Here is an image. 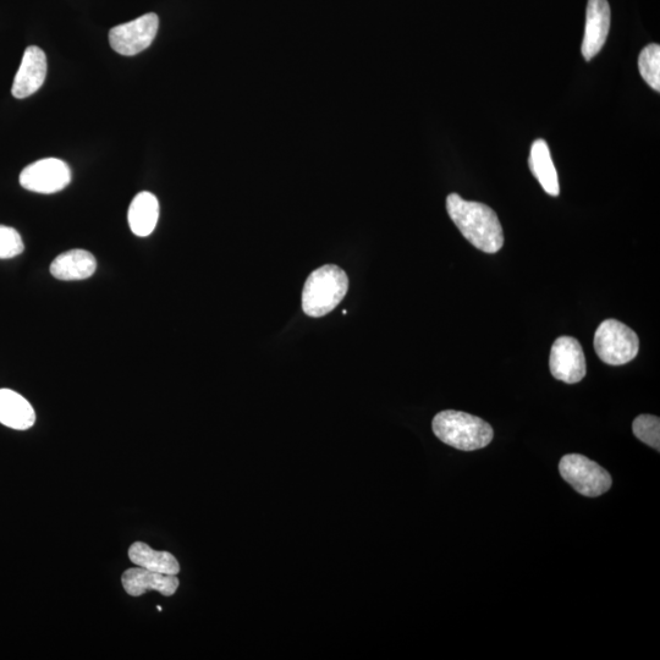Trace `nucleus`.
Segmentation results:
<instances>
[{"label":"nucleus","mask_w":660,"mask_h":660,"mask_svg":"<svg viewBox=\"0 0 660 660\" xmlns=\"http://www.w3.org/2000/svg\"><path fill=\"white\" fill-rule=\"evenodd\" d=\"M594 350L610 366H623L635 359L640 350L637 334L616 319H605L594 334Z\"/></svg>","instance_id":"4"},{"label":"nucleus","mask_w":660,"mask_h":660,"mask_svg":"<svg viewBox=\"0 0 660 660\" xmlns=\"http://www.w3.org/2000/svg\"><path fill=\"white\" fill-rule=\"evenodd\" d=\"M121 583L125 592L132 597H140L147 591H157L170 597L178 591L180 582L176 575L159 574L139 566L126 570L121 576Z\"/></svg>","instance_id":"11"},{"label":"nucleus","mask_w":660,"mask_h":660,"mask_svg":"<svg viewBox=\"0 0 660 660\" xmlns=\"http://www.w3.org/2000/svg\"><path fill=\"white\" fill-rule=\"evenodd\" d=\"M158 27V16L153 13L115 26L109 32L110 47L126 57L139 54L151 46L157 36Z\"/></svg>","instance_id":"6"},{"label":"nucleus","mask_w":660,"mask_h":660,"mask_svg":"<svg viewBox=\"0 0 660 660\" xmlns=\"http://www.w3.org/2000/svg\"><path fill=\"white\" fill-rule=\"evenodd\" d=\"M432 428L439 440L462 451L486 448L494 437L493 428L482 418L455 410L439 412Z\"/></svg>","instance_id":"2"},{"label":"nucleus","mask_w":660,"mask_h":660,"mask_svg":"<svg viewBox=\"0 0 660 660\" xmlns=\"http://www.w3.org/2000/svg\"><path fill=\"white\" fill-rule=\"evenodd\" d=\"M47 76V57L41 48L31 46L22 57L18 74L14 79L11 93L18 99H24L36 93Z\"/></svg>","instance_id":"9"},{"label":"nucleus","mask_w":660,"mask_h":660,"mask_svg":"<svg viewBox=\"0 0 660 660\" xmlns=\"http://www.w3.org/2000/svg\"><path fill=\"white\" fill-rule=\"evenodd\" d=\"M550 372L558 381L575 384L587 373L586 357L580 341L572 337H560L554 341L549 359Z\"/></svg>","instance_id":"8"},{"label":"nucleus","mask_w":660,"mask_h":660,"mask_svg":"<svg viewBox=\"0 0 660 660\" xmlns=\"http://www.w3.org/2000/svg\"><path fill=\"white\" fill-rule=\"evenodd\" d=\"M610 29L608 0H588L585 37L582 42L583 58L590 62L602 51Z\"/></svg>","instance_id":"10"},{"label":"nucleus","mask_w":660,"mask_h":660,"mask_svg":"<svg viewBox=\"0 0 660 660\" xmlns=\"http://www.w3.org/2000/svg\"><path fill=\"white\" fill-rule=\"evenodd\" d=\"M447 209L460 233L476 249L486 253H497L503 249V227L491 207L451 194L447 198Z\"/></svg>","instance_id":"1"},{"label":"nucleus","mask_w":660,"mask_h":660,"mask_svg":"<svg viewBox=\"0 0 660 660\" xmlns=\"http://www.w3.org/2000/svg\"><path fill=\"white\" fill-rule=\"evenodd\" d=\"M36 422V412L24 396L0 389V423L16 431H26Z\"/></svg>","instance_id":"12"},{"label":"nucleus","mask_w":660,"mask_h":660,"mask_svg":"<svg viewBox=\"0 0 660 660\" xmlns=\"http://www.w3.org/2000/svg\"><path fill=\"white\" fill-rule=\"evenodd\" d=\"M349 289L348 275L338 266L327 264L307 278L302 291V310L307 316L328 315L343 301Z\"/></svg>","instance_id":"3"},{"label":"nucleus","mask_w":660,"mask_h":660,"mask_svg":"<svg viewBox=\"0 0 660 660\" xmlns=\"http://www.w3.org/2000/svg\"><path fill=\"white\" fill-rule=\"evenodd\" d=\"M638 69L642 79L653 90L660 91V47L659 44H649L642 49L638 58Z\"/></svg>","instance_id":"17"},{"label":"nucleus","mask_w":660,"mask_h":660,"mask_svg":"<svg viewBox=\"0 0 660 660\" xmlns=\"http://www.w3.org/2000/svg\"><path fill=\"white\" fill-rule=\"evenodd\" d=\"M128 218L132 233L140 238L151 235L159 218L157 197L151 192H140L131 202Z\"/></svg>","instance_id":"15"},{"label":"nucleus","mask_w":660,"mask_h":660,"mask_svg":"<svg viewBox=\"0 0 660 660\" xmlns=\"http://www.w3.org/2000/svg\"><path fill=\"white\" fill-rule=\"evenodd\" d=\"M129 558L140 568L147 569L159 574L178 575L180 565L172 553L158 552L148 544L136 542L129 549Z\"/></svg>","instance_id":"16"},{"label":"nucleus","mask_w":660,"mask_h":660,"mask_svg":"<svg viewBox=\"0 0 660 660\" xmlns=\"http://www.w3.org/2000/svg\"><path fill=\"white\" fill-rule=\"evenodd\" d=\"M632 431L635 437L649 447L659 451L660 449V420L653 415H641L632 423Z\"/></svg>","instance_id":"18"},{"label":"nucleus","mask_w":660,"mask_h":660,"mask_svg":"<svg viewBox=\"0 0 660 660\" xmlns=\"http://www.w3.org/2000/svg\"><path fill=\"white\" fill-rule=\"evenodd\" d=\"M97 269L95 256L85 250H70L59 255L51 264V273L59 280H84Z\"/></svg>","instance_id":"13"},{"label":"nucleus","mask_w":660,"mask_h":660,"mask_svg":"<svg viewBox=\"0 0 660 660\" xmlns=\"http://www.w3.org/2000/svg\"><path fill=\"white\" fill-rule=\"evenodd\" d=\"M559 471L564 481L585 497H599L607 493L613 484L607 470L580 454L565 455L560 460Z\"/></svg>","instance_id":"5"},{"label":"nucleus","mask_w":660,"mask_h":660,"mask_svg":"<svg viewBox=\"0 0 660 660\" xmlns=\"http://www.w3.org/2000/svg\"><path fill=\"white\" fill-rule=\"evenodd\" d=\"M70 181L69 165L57 158L41 159L30 164L20 174L21 186L37 194H55L64 190Z\"/></svg>","instance_id":"7"},{"label":"nucleus","mask_w":660,"mask_h":660,"mask_svg":"<svg viewBox=\"0 0 660 660\" xmlns=\"http://www.w3.org/2000/svg\"><path fill=\"white\" fill-rule=\"evenodd\" d=\"M528 165L538 183L548 195L557 197L560 194L558 172L555 169L548 143L542 139L533 142Z\"/></svg>","instance_id":"14"},{"label":"nucleus","mask_w":660,"mask_h":660,"mask_svg":"<svg viewBox=\"0 0 660 660\" xmlns=\"http://www.w3.org/2000/svg\"><path fill=\"white\" fill-rule=\"evenodd\" d=\"M25 250L21 235L14 228L0 225V260H9Z\"/></svg>","instance_id":"19"}]
</instances>
